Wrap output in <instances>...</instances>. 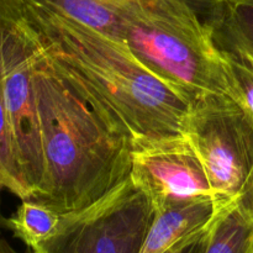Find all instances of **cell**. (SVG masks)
I'll list each match as a JSON object with an SVG mask.
<instances>
[{"mask_svg": "<svg viewBox=\"0 0 253 253\" xmlns=\"http://www.w3.org/2000/svg\"><path fill=\"white\" fill-rule=\"evenodd\" d=\"M25 15L44 56L108 106L132 141L182 133L192 101L143 66L123 43L36 0Z\"/></svg>", "mask_w": 253, "mask_h": 253, "instance_id": "obj_2", "label": "cell"}, {"mask_svg": "<svg viewBox=\"0 0 253 253\" xmlns=\"http://www.w3.org/2000/svg\"><path fill=\"white\" fill-rule=\"evenodd\" d=\"M130 177L152 202L156 212L215 202L204 167L183 133L132 141Z\"/></svg>", "mask_w": 253, "mask_h": 253, "instance_id": "obj_7", "label": "cell"}, {"mask_svg": "<svg viewBox=\"0 0 253 253\" xmlns=\"http://www.w3.org/2000/svg\"><path fill=\"white\" fill-rule=\"evenodd\" d=\"M229 74L231 96L253 121V63L245 57L221 49Z\"/></svg>", "mask_w": 253, "mask_h": 253, "instance_id": "obj_13", "label": "cell"}, {"mask_svg": "<svg viewBox=\"0 0 253 253\" xmlns=\"http://www.w3.org/2000/svg\"><path fill=\"white\" fill-rule=\"evenodd\" d=\"M61 215L32 199L21 200L16 211L4 217L1 226L12 232L29 249H35L56 230Z\"/></svg>", "mask_w": 253, "mask_h": 253, "instance_id": "obj_11", "label": "cell"}, {"mask_svg": "<svg viewBox=\"0 0 253 253\" xmlns=\"http://www.w3.org/2000/svg\"><path fill=\"white\" fill-rule=\"evenodd\" d=\"M35 44L44 175L32 200L63 215L98 202L130 177L132 136L108 106L52 64L36 39Z\"/></svg>", "mask_w": 253, "mask_h": 253, "instance_id": "obj_1", "label": "cell"}, {"mask_svg": "<svg viewBox=\"0 0 253 253\" xmlns=\"http://www.w3.org/2000/svg\"><path fill=\"white\" fill-rule=\"evenodd\" d=\"M253 236V185L235 202L219 207L197 253H247Z\"/></svg>", "mask_w": 253, "mask_h": 253, "instance_id": "obj_8", "label": "cell"}, {"mask_svg": "<svg viewBox=\"0 0 253 253\" xmlns=\"http://www.w3.org/2000/svg\"><path fill=\"white\" fill-rule=\"evenodd\" d=\"M182 133L199 157L216 208L253 185V121L229 94L207 93L189 104Z\"/></svg>", "mask_w": 253, "mask_h": 253, "instance_id": "obj_5", "label": "cell"}, {"mask_svg": "<svg viewBox=\"0 0 253 253\" xmlns=\"http://www.w3.org/2000/svg\"><path fill=\"white\" fill-rule=\"evenodd\" d=\"M205 227L199 230V231L194 232V234L189 235L188 237H185L184 240L178 242L175 246H173L169 251H167L166 253H197L198 250H199L200 244H202L203 236H204Z\"/></svg>", "mask_w": 253, "mask_h": 253, "instance_id": "obj_14", "label": "cell"}, {"mask_svg": "<svg viewBox=\"0 0 253 253\" xmlns=\"http://www.w3.org/2000/svg\"><path fill=\"white\" fill-rule=\"evenodd\" d=\"M225 1L127 0L120 15V41L190 101L207 93L231 95L215 40Z\"/></svg>", "mask_w": 253, "mask_h": 253, "instance_id": "obj_3", "label": "cell"}, {"mask_svg": "<svg viewBox=\"0 0 253 253\" xmlns=\"http://www.w3.org/2000/svg\"><path fill=\"white\" fill-rule=\"evenodd\" d=\"M156 216L131 177L98 202L61 215L56 230L34 253H140Z\"/></svg>", "mask_w": 253, "mask_h": 253, "instance_id": "obj_6", "label": "cell"}, {"mask_svg": "<svg viewBox=\"0 0 253 253\" xmlns=\"http://www.w3.org/2000/svg\"><path fill=\"white\" fill-rule=\"evenodd\" d=\"M0 253H34V251L27 247L25 251L20 252V251H17V250H15L14 247H12L11 245L6 241V240L0 239Z\"/></svg>", "mask_w": 253, "mask_h": 253, "instance_id": "obj_15", "label": "cell"}, {"mask_svg": "<svg viewBox=\"0 0 253 253\" xmlns=\"http://www.w3.org/2000/svg\"><path fill=\"white\" fill-rule=\"evenodd\" d=\"M247 253H253V236H252V241H251V245H250L249 252H247Z\"/></svg>", "mask_w": 253, "mask_h": 253, "instance_id": "obj_16", "label": "cell"}, {"mask_svg": "<svg viewBox=\"0 0 253 253\" xmlns=\"http://www.w3.org/2000/svg\"><path fill=\"white\" fill-rule=\"evenodd\" d=\"M220 49L245 57L253 63V0H226L215 27Z\"/></svg>", "mask_w": 253, "mask_h": 253, "instance_id": "obj_10", "label": "cell"}, {"mask_svg": "<svg viewBox=\"0 0 253 253\" xmlns=\"http://www.w3.org/2000/svg\"><path fill=\"white\" fill-rule=\"evenodd\" d=\"M35 39L25 15L24 0L2 31L0 49V91L17 195L34 199L44 175L41 132L34 88Z\"/></svg>", "mask_w": 253, "mask_h": 253, "instance_id": "obj_4", "label": "cell"}, {"mask_svg": "<svg viewBox=\"0 0 253 253\" xmlns=\"http://www.w3.org/2000/svg\"><path fill=\"white\" fill-rule=\"evenodd\" d=\"M21 0H0V49H1L2 31L6 25L7 20L15 11ZM7 190L15 197L17 195V185L15 180L14 167H12L11 153H10L9 137H7L6 120H5L4 105L1 100V91H0V229L4 216L1 214L2 193Z\"/></svg>", "mask_w": 253, "mask_h": 253, "instance_id": "obj_12", "label": "cell"}, {"mask_svg": "<svg viewBox=\"0 0 253 253\" xmlns=\"http://www.w3.org/2000/svg\"><path fill=\"white\" fill-rule=\"evenodd\" d=\"M212 200L172 207L156 212L140 253H166L189 235L204 229L212 219Z\"/></svg>", "mask_w": 253, "mask_h": 253, "instance_id": "obj_9", "label": "cell"}]
</instances>
